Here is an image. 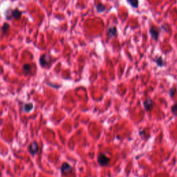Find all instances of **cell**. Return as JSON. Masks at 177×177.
<instances>
[{
  "label": "cell",
  "instance_id": "cell-5",
  "mask_svg": "<svg viewBox=\"0 0 177 177\" xmlns=\"http://www.w3.org/2000/svg\"><path fill=\"white\" fill-rule=\"evenodd\" d=\"M60 170H61V173L63 175H67L71 174V173L73 172V169L70 164H69L67 162H64L62 164Z\"/></svg>",
  "mask_w": 177,
  "mask_h": 177
},
{
  "label": "cell",
  "instance_id": "cell-8",
  "mask_svg": "<svg viewBox=\"0 0 177 177\" xmlns=\"http://www.w3.org/2000/svg\"><path fill=\"white\" fill-rule=\"evenodd\" d=\"M152 61L156 64L157 67H160V68L165 67L166 65H167V62H166L165 60L161 56H156V57L152 59Z\"/></svg>",
  "mask_w": 177,
  "mask_h": 177
},
{
  "label": "cell",
  "instance_id": "cell-6",
  "mask_svg": "<svg viewBox=\"0 0 177 177\" xmlns=\"http://www.w3.org/2000/svg\"><path fill=\"white\" fill-rule=\"evenodd\" d=\"M154 102L150 98H147L145 100H144V102H143V107H144L145 111H148V112L152 111V109H153L154 107Z\"/></svg>",
  "mask_w": 177,
  "mask_h": 177
},
{
  "label": "cell",
  "instance_id": "cell-17",
  "mask_svg": "<svg viewBox=\"0 0 177 177\" xmlns=\"http://www.w3.org/2000/svg\"><path fill=\"white\" fill-rule=\"evenodd\" d=\"M139 136H141V138H143V139H144V138H146L145 130H141V131H139Z\"/></svg>",
  "mask_w": 177,
  "mask_h": 177
},
{
  "label": "cell",
  "instance_id": "cell-7",
  "mask_svg": "<svg viewBox=\"0 0 177 177\" xmlns=\"http://www.w3.org/2000/svg\"><path fill=\"white\" fill-rule=\"evenodd\" d=\"M116 35H117V28H116V26H109L107 29V31L108 40H111V39L115 38Z\"/></svg>",
  "mask_w": 177,
  "mask_h": 177
},
{
  "label": "cell",
  "instance_id": "cell-12",
  "mask_svg": "<svg viewBox=\"0 0 177 177\" xmlns=\"http://www.w3.org/2000/svg\"><path fill=\"white\" fill-rule=\"evenodd\" d=\"M95 9L98 13H102L105 11L106 10V6L104 4H102L101 3H98L95 4Z\"/></svg>",
  "mask_w": 177,
  "mask_h": 177
},
{
  "label": "cell",
  "instance_id": "cell-11",
  "mask_svg": "<svg viewBox=\"0 0 177 177\" xmlns=\"http://www.w3.org/2000/svg\"><path fill=\"white\" fill-rule=\"evenodd\" d=\"M33 109V104L31 102H28V103H24L23 104L22 110L24 112L29 113Z\"/></svg>",
  "mask_w": 177,
  "mask_h": 177
},
{
  "label": "cell",
  "instance_id": "cell-16",
  "mask_svg": "<svg viewBox=\"0 0 177 177\" xmlns=\"http://www.w3.org/2000/svg\"><path fill=\"white\" fill-rule=\"evenodd\" d=\"M171 112L172 113L174 116L177 117V103L173 104L171 107Z\"/></svg>",
  "mask_w": 177,
  "mask_h": 177
},
{
  "label": "cell",
  "instance_id": "cell-3",
  "mask_svg": "<svg viewBox=\"0 0 177 177\" xmlns=\"http://www.w3.org/2000/svg\"><path fill=\"white\" fill-rule=\"evenodd\" d=\"M161 32V29L158 26L152 25L150 26V30H149V33H150V36L154 41L157 42L159 39Z\"/></svg>",
  "mask_w": 177,
  "mask_h": 177
},
{
  "label": "cell",
  "instance_id": "cell-14",
  "mask_svg": "<svg viewBox=\"0 0 177 177\" xmlns=\"http://www.w3.org/2000/svg\"><path fill=\"white\" fill-rule=\"evenodd\" d=\"M127 3L130 5L132 8H138L139 6V0H127Z\"/></svg>",
  "mask_w": 177,
  "mask_h": 177
},
{
  "label": "cell",
  "instance_id": "cell-15",
  "mask_svg": "<svg viewBox=\"0 0 177 177\" xmlns=\"http://www.w3.org/2000/svg\"><path fill=\"white\" fill-rule=\"evenodd\" d=\"M177 89L176 86H172L169 89V95L171 98H174V95H176Z\"/></svg>",
  "mask_w": 177,
  "mask_h": 177
},
{
  "label": "cell",
  "instance_id": "cell-2",
  "mask_svg": "<svg viewBox=\"0 0 177 177\" xmlns=\"http://www.w3.org/2000/svg\"><path fill=\"white\" fill-rule=\"evenodd\" d=\"M22 16V11L18 8H15V9H11V8H8L5 11V18L7 20H11V19H15V20H19Z\"/></svg>",
  "mask_w": 177,
  "mask_h": 177
},
{
  "label": "cell",
  "instance_id": "cell-10",
  "mask_svg": "<svg viewBox=\"0 0 177 177\" xmlns=\"http://www.w3.org/2000/svg\"><path fill=\"white\" fill-rule=\"evenodd\" d=\"M22 71L24 75H29V74L31 73V71H32L31 65L29 63L24 64H23V66H22Z\"/></svg>",
  "mask_w": 177,
  "mask_h": 177
},
{
  "label": "cell",
  "instance_id": "cell-13",
  "mask_svg": "<svg viewBox=\"0 0 177 177\" xmlns=\"http://www.w3.org/2000/svg\"><path fill=\"white\" fill-rule=\"evenodd\" d=\"M10 28V26L8 23H7V22L3 23L2 26H1V33L4 35L7 34V33H8V31H9Z\"/></svg>",
  "mask_w": 177,
  "mask_h": 177
},
{
  "label": "cell",
  "instance_id": "cell-1",
  "mask_svg": "<svg viewBox=\"0 0 177 177\" xmlns=\"http://www.w3.org/2000/svg\"><path fill=\"white\" fill-rule=\"evenodd\" d=\"M54 61V58L50 54L46 53L40 56V59H39V64L42 68L49 69L51 67Z\"/></svg>",
  "mask_w": 177,
  "mask_h": 177
},
{
  "label": "cell",
  "instance_id": "cell-4",
  "mask_svg": "<svg viewBox=\"0 0 177 177\" xmlns=\"http://www.w3.org/2000/svg\"><path fill=\"white\" fill-rule=\"evenodd\" d=\"M111 161V159L109 157H108L103 152H100L98 154V156H97V162L99 164V165L101 166V167H106L109 164V163Z\"/></svg>",
  "mask_w": 177,
  "mask_h": 177
},
{
  "label": "cell",
  "instance_id": "cell-9",
  "mask_svg": "<svg viewBox=\"0 0 177 177\" xmlns=\"http://www.w3.org/2000/svg\"><path fill=\"white\" fill-rule=\"evenodd\" d=\"M29 151L32 155H35L38 153L39 151V145L38 143L36 141H33L29 145Z\"/></svg>",
  "mask_w": 177,
  "mask_h": 177
}]
</instances>
